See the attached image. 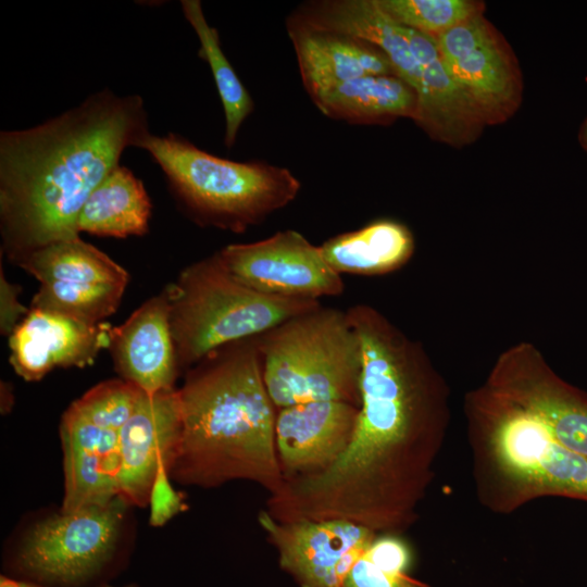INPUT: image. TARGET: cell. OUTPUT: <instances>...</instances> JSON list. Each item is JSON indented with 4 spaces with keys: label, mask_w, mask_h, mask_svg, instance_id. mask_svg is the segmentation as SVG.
<instances>
[{
    "label": "cell",
    "mask_w": 587,
    "mask_h": 587,
    "mask_svg": "<svg viewBox=\"0 0 587 587\" xmlns=\"http://www.w3.org/2000/svg\"><path fill=\"white\" fill-rule=\"evenodd\" d=\"M360 337V407L352 438L326 470L289 478L279 492L290 520H345L399 532L432 478L447 421L444 383L423 347L366 303L347 309Z\"/></svg>",
    "instance_id": "6da1fadb"
},
{
    "label": "cell",
    "mask_w": 587,
    "mask_h": 587,
    "mask_svg": "<svg viewBox=\"0 0 587 587\" xmlns=\"http://www.w3.org/2000/svg\"><path fill=\"white\" fill-rule=\"evenodd\" d=\"M149 133L143 99L97 91L46 122L0 133V229L17 263L79 237L77 220L124 150Z\"/></svg>",
    "instance_id": "7a4b0ae2"
},
{
    "label": "cell",
    "mask_w": 587,
    "mask_h": 587,
    "mask_svg": "<svg viewBox=\"0 0 587 587\" xmlns=\"http://www.w3.org/2000/svg\"><path fill=\"white\" fill-rule=\"evenodd\" d=\"M177 391L182 437L171 479L200 488L243 479L270 495L282 487L277 414L263 379L255 337L208 355Z\"/></svg>",
    "instance_id": "3957f363"
},
{
    "label": "cell",
    "mask_w": 587,
    "mask_h": 587,
    "mask_svg": "<svg viewBox=\"0 0 587 587\" xmlns=\"http://www.w3.org/2000/svg\"><path fill=\"white\" fill-rule=\"evenodd\" d=\"M134 508L116 496L73 512L27 513L3 546L5 575L43 587H102L128 565L136 541Z\"/></svg>",
    "instance_id": "277c9868"
},
{
    "label": "cell",
    "mask_w": 587,
    "mask_h": 587,
    "mask_svg": "<svg viewBox=\"0 0 587 587\" xmlns=\"http://www.w3.org/2000/svg\"><path fill=\"white\" fill-rule=\"evenodd\" d=\"M136 148L151 155L173 195L201 225L243 233L292 202L301 188L286 167L220 158L175 133L149 132Z\"/></svg>",
    "instance_id": "5b68a950"
},
{
    "label": "cell",
    "mask_w": 587,
    "mask_h": 587,
    "mask_svg": "<svg viewBox=\"0 0 587 587\" xmlns=\"http://www.w3.org/2000/svg\"><path fill=\"white\" fill-rule=\"evenodd\" d=\"M275 404L342 401L360 407L362 347L347 310L322 303L255 337Z\"/></svg>",
    "instance_id": "8992f818"
},
{
    "label": "cell",
    "mask_w": 587,
    "mask_h": 587,
    "mask_svg": "<svg viewBox=\"0 0 587 587\" xmlns=\"http://www.w3.org/2000/svg\"><path fill=\"white\" fill-rule=\"evenodd\" d=\"M179 369L270 330L321 304L257 291L227 270L218 252L187 266L167 289Z\"/></svg>",
    "instance_id": "52a82bcc"
},
{
    "label": "cell",
    "mask_w": 587,
    "mask_h": 587,
    "mask_svg": "<svg viewBox=\"0 0 587 587\" xmlns=\"http://www.w3.org/2000/svg\"><path fill=\"white\" fill-rule=\"evenodd\" d=\"M140 394L122 378L104 380L64 412L60 423L63 511L104 504L117 496L121 432Z\"/></svg>",
    "instance_id": "ba28073f"
},
{
    "label": "cell",
    "mask_w": 587,
    "mask_h": 587,
    "mask_svg": "<svg viewBox=\"0 0 587 587\" xmlns=\"http://www.w3.org/2000/svg\"><path fill=\"white\" fill-rule=\"evenodd\" d=\"M501 476L520 497L587 500V458L562 446L533 414L485 387L473 399Z\"/></svg>",
    "instance_id": "9c48e42d"
},
{
    "label": "cell",
    "mask_w": 587,
    "mask_h": 587,
    "mask_svg": "<svg viewBox=\"0 0 587 587\" xmlns=\"http://www.w3.org/2000/svg\"><path fill=\"white\" fill-rule=\"evenodd\" d=\"M218 254L233 276L265 295L320 301L345 289L341 275L327 263L320 246L294 229L254 242L228 245Z\"/></svg>",
    "instance_id": "30bf717a"
},
{
    "label": "cell",
    "mask_w": 587,
    "mask_h": 587,
    "mask_svg": "<svg viewBox=\"0 0 587 587\" xmlns=\"http://www.w3.org/2000/svg\"><path fill=\"white\" fill-rule=\"evenodd\" d=\"M434 38L451 77L485 124L512 115L521 100L520 72L510 48L483 13Z\"/></svg>",
    "instance_id": "8fae6325"
},
{
    "label": "cell",
    "mask_w": 587,
    "mask_h": 587,
    "mask_svg": "<svg viewBox=\"0 0 587 587\" xmlns=\"http://www.w3.org/2000/svg\"><path fill=\"white\" fill-rule=\"evenodd\" d=\"M486 387L537 417L562 446L587 458V397L560 379L532 345L502 353Z\"/></svg>",
    "instance_id": "7c38bea8"
},
{
    "label": "cell",
    "mask_w": 587,
    "mask_h": 587,
    "mask_svg": "<svg viewBox=\"0 0 587 587\" xmlns=\"http://www.w3.org/2000/svg\"><path fill=\"white\" fill-rule=\"evenodd\" d=\"M258 521L280 567L299 587H341L376 538L372 529L345 520L279 522L262 510Z\"/></svg>",
    "instance_id": "4fadbf2b"
},
{
    "label": "cell",
    "mask_w": 587,
    "mask_h": 587,
    "mask_svg": "<svg viewBox=\"0 0 587 587\" xmlns=\"http://www.w3.org/2000/svg\"><path fill=\"white\" fill-rule=\"evenodd\" d=\"M182 437L177 389L141 391L121 432L117 496L135 508L148 507L152 483L161 464L171 467Z\"/></svg>",
    "instance_id": "5bb4252c"
},
{
    "label": "cell",
    "mask_w": 587,
    "mask_h": 587,
    "mask_svg": "<svg viewBox=\"0 0 587 587\" xmlns=\"http://www.w3.org/2000/svg\"><path fill=\"white\" fill-rule=\"evenodd\" d=\"M111 329L68 315L30 308L10 335V362L27 382L40 380L54 367H83L109 348Z\"/></svg>",
    "instance_id": "9a60e30c"
},
{
    "label": "cell",
    "mask_w": 587,
    "mask_h": 587,
    "mask_svg": "<svg viewBox=\"0 0 587 587\" xmlns=\"http://www.w3.org/2000/svg\"><path fill=\"white\" fill-rule=\"evenodd\" d=\"M359 408L342 401H312L279 409L275 439L284 479L320 473L347 449Z\"/></svg>",
    "instance_id": "2e32d148"
},
{
    "label": "cell",
    "mask_w": 587,
    "mask_h": 587,
    "mask_svg": "<svg viewBox=\"0 0 587 587\" xmlns=\"http://www.w3.org/2000/svg\"><path fill=\"white\" fill-rule=\"evenodd\" d=\"M170 313V299L164 290L111 329L109 348L116 372L147 394L175 389L179 365Z\"/></svg>",
    "instance_id": "e0dca14e"
},
{
    "label": "cell",
    "mask_w": 587,
    "mask_h": 587,
    "mask_svg": "<svg viewBox=\"0 0 587 587\" xmlns=\"http://www.w3.org/2000/svg\"><path fill=\"white\" fill-rule=\"evenodd\" d=\"M287 32L310 97L358 77L397 75L387 55L360 38L316 28L292 17L287 20Z\"/></svg>",
    "instance_id": "ac0fdd59"
},
{
    "label": "cell",
    "mask_w": 587,
    "mask_h": 587,
    "mask_svg": "<svg viewBox=\"0 0 587 587\" xmlns=\"http://www.w3.org/2000/svg\"><path fill=\"white\" fill-rule=\"evenodd\" d=\"M408 33L422 66L415 123L440 141H470L485 124L482 116L451 77L435 38L410 28Z\"/></svg>",
    "instance_id": "d6986e66"
},
{
    "label": "cell",
    "mask_w": 587,
    "mask_h": 587,
    "mask_svg": "<svg viewBox=\"0 0 587 587\" xmlns=\"http://www.w3.org/2000/svg\"><path fill=\"white\" fill-rule=\"evenodd\" d=\"M327 117L350 124H388L415 118L417 96L397 75H367L340 83L311 97Z\"/></svg>",
    "instance_id": "ffe728a7"
},
{
    "label": "cell",
    "mask_w": 587,
    "mask_h": 587,
    "mask_svg": "<svg viewBox=\"0 0 587 587\" xmlns=\"http://www.w3.org/2000/svg\"><path fill=\"white\" fill-rule=\"evenodd\" d=\"M320 248L338 274L375 276L403 266L414 252V239L405 225L379 220L336 235Z\"/></svg>",
    "instance_id": "44dd1931"
},
{
    "label": "cell",
    "mask_w": 587,
    "mask_h": 587,
    "mask_svg": "<svg viewBox=\"0 0 587 587\" xmlns=\"http://www.w3.org/2000/svg\"><path fill=\"white\" fill-rule=\"evenodd\" d=\"M152 203L143 183L117 165L93 189L77 220L78 233L126 238L149 229Z\"/></svg>",
    "instance_id": "7402d4cb"
},
{
    "label": "cell",
    "mask_w": 587,
    "mask_h": 587,
    "mask_svg": "<svg viewBox=\"0 0 587 587\" xmlns=\"http://www.w3.org/2000/svg\"><path fill=\"white\" fill-rule=\"evenodd\" d=\"M18 265L40 284L111 285L125 287L128 273L109 255L80 237L39 248Z\"/></svg>",
    "instance_id": "603a6c76"
},
{
    "label": "cell",
    "mask_w": 587,
    "mask_h": 587,
    "mask_svg": "<svg viewBox=\"0 0 587 587\" xmlns=\"http://www.w3.org/2000/svg\"><path fill=\"white\" fill-rule=\"evenodd\" d=\"M185 18L200 41L199 57L210 66L225 116L224 143L232 148L245 120L253 110L252 98L224 54L216 28L209 25L199 0H182Z\"/></svg>",
    "instance_id": "cb8c5ba5"
},
{
    "label": "cell",
    "mask_w": 587,
    "mask_h": 587,
    "mask_svg": "<svg viewBox=\"0 0 587 587\" xmlns=\"http://www.w3.org/2000/svg\"><path fill=\"white\" fill-rule=\"evenodd\" d=\"M125 287L111 285L40 284L30 308L59 312L99 324L117 309Z\"/></svg>",
    "instance_id": "d4e9b609"
},
{
    "label": "cell",
    "mask_w": 587,
    "mask_h": 587,
    "mask_svg": "<svg viewBox=\"0 0 587 587\" xmlns=\"http://www.w3.org/2000/svg\"><path fill=\"white\" fill-rule=\"evenodd\" d=\"M377 3L398 24L432 37L484 10L483 3L467 0H377Z\"/></svg>",
    "instance_id": "484cf974"
},
{
    "label": "cell",
    "mask_w": 587,
    "mask_h": 587,
    "mask_svg": "<svg viewBox=\"0 0 587 587\" xmlns=\"http://www.w3.org/2000/svg\"><path fill=\"white\" fill-rule=\"evenodd\" d=\"M171 480L168 467L161 464L148 499L150 526L161 527L188 509L184 492L176 490Z\"/></svg>",
    "instance_id": "4316f807"
},
{
    "label": "cell",
    "mask_w": 587,
    "mask_h": 587,
    "mask_svg": "<svg viewBox=\"0 0 587 587\" xmlns=\"http://www.w3.org/2000/svg\"><path fill=\"white\" fill-rule=\"evenodd\" d=\"M341 587H430L405 573L387 572L364 554L354 563Z\"/></svg>",
    "instance_id": "83f0119b"
},
{
    "label": "cell",
    "mask_w": 587,
    "mask_h": 587,
    "mask_svg": "<svg viewBox=\"0 0 587 587\" xmlns=\"http://www.w3.org/2000/svg\"><path fill=\"white\" fill-rule=\"evenodd\" d=\"M364 555L379 569L392 573H404L411 561L405 542L390 535L376 537Z\"/></svg>",
    "instance_id": "f1b7e54d"
},
{
    "label": "cell",
    "mask_w": 587,
    "mask_h": 587,
    "mask_svg": "<svg viewBox=\"0 0 587 587\" xmlns=\"http://www.w3.org/2000/svg\"><path fill=\"white\" fill-rule=\"evenodd\" d=\"M18 288L7 280L1 270L0 276V327L2 335L10 336L27 314L17 299Z\"/></svg>",
    "instance_id": "f546056e"
},
{
    "label": "cell",
    "mask_w": 587,
    "mask_h": 587,
    "mask_svg": "<svg viewBox=\"0 0 587 587\" xmlns=\"http://www.w3.org/2000/svg\"><path fill=\"white\" fill-rule=\"evenodd\" d=\"M0 587H43L33 582L15 578L5 574L0 575Z\"/></svg>",
    "instance_id": "4dcf8cb0"
},
{
    "label": "cell",
    "mask_w": 587,
    "mask_h": 587,
    "mask_svg": "<svg viewBox=\"0 0 587 587\" xmlns=\"http://www.w3.org/2000/svg\"><path fill=\"white\" fill-rule=\"evenodd\" d=\"M579 142L582 147L587 150V120L582 125L580 132H579Z\"/></svg>",
    "instance_id": "1f68e13d"
},
{
    "label": "cell",
    "mask_w": 587,
    "mask_h": 587,
    "mask_svg": "<svg viewBox=\"0 0 587 587\" xmlns=\"http://www.w3.org/2000/svg\"><path fill=\"white\" fill-rule=\"evenodd\" d=\"M102 587H114V586L108 584V585H104ZM124 587H138V586L136 584H130V585H127V586H124Z\"/></svg>",
    "instance_id": "d6a6232c"
}]
</instances>
